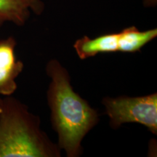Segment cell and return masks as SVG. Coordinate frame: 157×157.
Here are the masks:
<instances>
[{"label": "cell", "instance_id": "6da1fadb", "mask_svg": "<svg viewBox=\"0 0 157 157\" xmlns=\"http://www.w3.org/2000/svg\"><path fill=\"white\" fill-rule=\"evenodd\" d=\"M46 72L51 82L48 101L51 122L58 136V147L68 157L82 154V142L97 125L98 113L88 102L74 91L66 68L57 60H50Z\"/></svg>", "mask_w": 157, "mask_h": 157}, {"label": "cell", "instance_id": "7a4b0ae2", "mask_svg": "<svg viewBox=\"0 0 157 157\" xmlns=\"http://www.w3.org/2000/svg\"><path fill=\"white\" fill-rule=\"evenodd\" d=\"M60 149L40 129L38 117L13 98L0 106V157H57Z\"/></svg>", "mask_w": 157, "mask_h": 157}, {"label": "cell", "instance_id": "3957f363", "mask_svg": "<svg viewBox=\"0 0 157 157\" xmlns=\"http://www.w3.org/2000/svg\"><path fill=\"white\" fill-rule=\"evenodd\" d=\"M102 103L113 129L119 128L123 124L138 123L154 135L157 134L156 93L139 97H105Z\"/></svg>", "mask_w": 157, "mask_h": 157}, {"label": "cell", "instance_id": "277c9868", "mask_svg": "<svg viewBox=\"0 0 157 157\" xmlns=\"http://www.w3.org/2000/svg\"><path fill=\"white\" fill-rule=\"evenodd\" d=\"M16 39L13 36L0 39V96L13 95L16 91L17 78L24 68L15 55Z\"/></svg>", "mask_w": 157, "mask_h": 157}, {"label": "cell", "instance_id": "5b68a950", "mask_svg": "<svg viewBox=\"0 0 157 157\" xmlns=\"http://www.w3.org/2000/svg\"><path fill=\"white\" fill-rule=\"evenodd\" d=\"M44 8L42 0H0V27L7 22L23 26L31 13L40 15Z\"/></svg>", "mask_w": 157, "mask_h": 157}, {"label": "cell", "instance_id": "8992f818", "mask_svg": "<svg viewBox=\"0 0 157 157\" xmlns=\"http://www.w3.org/2000/svg\"><path fill=\"white\" fill-rule=\"evenodd\" d=\"M118 33L105 34L95 38L84 36L74 42V48L82 60L92 58L100 53L119 52Z\"/></svg>", "mask_w": 157, "mask_h": 157}, {"label": "cell", "instance_id": "52a82bcc", "mask_svg": "<svg viewBox=\"0 0 157 157\" xmlns=\"http://www.w3.org/2000/svg\"><path fill=\"white\" fill-rule=\"evenodd\" d=\"M119 52L133 53L140 51L145 45L157 36V29L140 31L135 26H129L118 32Z\"/></svg>", "mask_w": 157, "mask_h": 157}, {"label": "cell", "instance_id": "ba28073f", "mask_svg": "<svg viewBox=\"0 0 157 157\" xmlns=\"http://www.w3.org/2000/svg\"><path fill=\"white\" fill-rule=\"evenodd\" d=\"M145 7H155L157 5V0H143Z\"/></svg>", "mask_w": 157, "mask_h": 157}, {"label": "cell", "instance_id": "9c48e42d", "mask_svg": "<svg viewBox=\"0 0 157 157\" xmlns=\"http://www.w3.org/2000/svg\"><path fill=\"white\" fill-rule=\"evenodd\" d=\"M2 98L0 96V106H1V104H2Z\"/></svg>", "mask_w": 157, "mask_h": 157}]
</instances>
